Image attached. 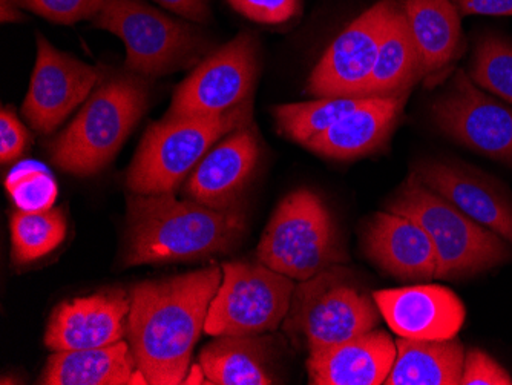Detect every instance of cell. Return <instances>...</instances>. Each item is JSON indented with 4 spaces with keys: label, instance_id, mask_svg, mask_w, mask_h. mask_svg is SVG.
<instances>
[{
    "label": "cell",
    "instance_id": "obj_30",
    "mask_svg": "<svg viewBox=\"0 0 512 385\" xmlns=\"http://www.w3.org/2000/svg\"><path fill=\"white\" fill-rule=\"evenodd\" d=\"M103 2L105 0H14L17 7L60 25L94 19L102 10Z\"/></svg>",
    "mask_w": 512,
    "mask_h": 385
},
{
    "label": "cell",
    "instance_id": "obj_33",
    "mask_svg": "<svg viewBox=\"0 0 512 385\" xmlns=\"http://www.w3.org/2000/svg\"><path fill=\"white\" fill-rule=\"evenodd\" d=\"M30 134L22 125L13 108H2L0 112V160L2 165L14 162L27 151Z\"/></svg>",
    "mask_w": 512,
    "mask_h": 385
},
{
    "label": "cell",
    "instance_id": "obj_36",
    "mask_svg": "<svg viewBox=\"0 0 512 385\" xmlns=\"http://www.w3.org/2000/svg\"><path fill=\"white\" fill-rule=\"evenodd\" d=\"M2 22H19L22 20V14L17 11V5L14 0H2Z\"/></svg>",
    "mask_w": 512,
    "mask_h": 385
},
{
    "label": "cell",
    "instance_id": "obj_3",
    "mask_svg": "<svg viewBox=\"0 0 512 385\" xmlns=\"http://www.w3.org/2000/svg\"><path fill=\"white\" fill-rule=\"evenodd\" d=\"M149 103V82L126 71L103 76L76 119L48 143L54 165L68 174H99L114 160Z\"/></svg>",
    "mask_w": 512,
    "mask_h": 385
},
{
    "label": "cell",
    "instance_id": "obj_31",
    "mask_svg": "<svg viewBox=\"0 0 512 385\" xmlns=\"http://www.w3.org/2000/svg\"><path fill=\"white\" fill-rule=\"evenodd\" d=\"M230 7L258 24H286L299 11V0H227Z\"/></svg>",
    "mask_w": 512,
    "mask_h": 385
},
{
    "label": "cell",
    "instance_id": "obj_4",
    "mask_svg": "<svg viewBox=\"0 0 512 385\" xmlns=\"http://www.w3.org/2000/svg\"><path fill=\"white\" fill-rule=\"evenodd\" d=\"M387 211L421 224L433 241L439 280L474 277L512 260L509 241L471 220L428 189L413 172L394 194Z\"/></svg>",
    "mask_w": 512,
    "mask_h": 385
},
{
    "label": "cell",
    "instance_id": "obj_11",
    "mask_svg": "<svg viewBox=\"0 0 512 385\" xmlns=\"http://www.w3.org/2000/svg\"><path fill=\"white\" fill-rule=\"evenodd\" d=\"M431 119L459 145L512 166V108L483 94L463 71L434 100Z\"/></svg>",
    "mask_w": 512,
    "mask_h": 385
},
{
    "label": "cell",
    "instance_id": "obj_18",
    "mask_svg": "<svg viewBox=\"0 0 512 385\" xmlns=\"http://www.w3.org/2000/svg\"><path fill=\"white\" fill-rule=\"evenodd\" d=\"M364 254L385 274L401 281L436 278L433 241L421 224L394 212H378L364 231Z\"/></svg>",
    "mask_w": 512,
    "mask_h": 385
},
{
    "label": "cell",
    "instance_id": "obj_28",
    "mask_svg": "<svg viewBox=\"0 0 512 385\" xmlns=\"http://www.w3.org/2000/svg\"><path fill=\"white\" fill-rule=\"evenodd\" d=\"M471 80L480 88L512 103V42L496 34L477 40L471 60Z\"/></svg>",
    "mask_w": 512,
    "mask_h": 385
},
{
    "label": "cell",
    "instance_id": "obj_8",
    "mask_svg": "<svg viewBox=\"0 0 512 385\" xmlns=\"http://www.w3.org/2000/svg\"><path fill=\"white\" fill-rule=\"evenodd\" d=\"M92 25L119 36L126 47V71L160 77L183 70L209 50L204 34L166 16L142 0H105Z\"/></svg>",
    "mask_w": 512,
    "mask_h": 385
},
{
    "label": "cell",
    "instance_id": "obj_16",
    "mask_svg": "<svg viewBox=\"0 0 512 385\" xmlns=\"http://www.w3.org/2000/svg\"><path fill=\"white\" fill-rule=\"evenodd\" d=\"M129 310L131 298L119 289L65 301L50 316L45 346L63 352L119 343L128 333Z\"/></svg>",
    "mask_w": 512,
    "mask_h": 385
},
{
    "label": "cell",
    "instance_id": "obj_1",
    "mask_svg": "<svg viewBox=\"0 0 512 385\" xmlns=\"http://www.w3.org/2000/svg\"><path fill=\"white\" fill-rule=\"evenodd\" d=\"M221 281L220 267H207L132 287L129 346L146 384L184 381Z\"/></svg>",
    "mask_w": 512,
    "mask_h": 385
},
{
    "label": "cell",
    "instance_id": "obj_29",
    "mask_svg": "<svg viewBox=\"0 0 512 385\" xmlns=\"http://www.w3.org/2000/svg\"><path fill=\"white\" fill-rule=\"evenodd\" d=\"M5 189L17 209L25 212L53 209L59 195L56 178L36 160L17 163L5 178Z\"/></svg>",
    "mask_w": 512,
    "mask_h": 385
},
{
    "label": "cell",
    "instance_id": "obj_12",
    "mask_svg": "<svg viewBox=\"0 0 512 385\" xmlns=\"http://www.w3.org/2000/svg\"><path fill=\"white\" fill-rule=\"evenodd\" d=\"M399 5L381 0L353 20L325 51L310 74L307 93L315 97H365L379 45Z\"/></svg>",
    "mask_w": 512,
    "mask_h": 385
},
{
    "label": "cell",
    "instance_id": "obj_2",
    "mask_svg": "<svg viewBox=\"0 0 512 385\" xmlns=\"http://www.w3.org/2000/svg\"><path fill=\"white\" fill-rule=\"evenodd\" d=\"M246 218L238 206L209 208L166 194L128 197L125 266L200 260L226 254L243 237Z\"/></svg>",
    "mask_w": 512,
    "mask_h": 385
},
{
    "label": "cell",
    "instance_id": "obj_22",
    "mask_svg": "<svg viewBox=\"0 0 512 385\" xmlns=\"http://www.w3.org/2000/svg\"><path fill=\"white\" fill-rule=\"evenodd\" d=\"M404 13L421 59L422 76L444 73L462 50L456 5L451 0H405Z\"/></svg>",
    "mask_w": 512,
    "mask_h": 385
},
{
    "label": "cell",
    "instance_id": "obj_7",
    "mask_svg": "<svg viewBox=\"0 0 512 385\" xmlns=\"http://www.w3.org/2000/svg\"><path fill=\"white\" fill-rule=\"evenodd\" d=\"M256 258L292 280L306 281L347 261L335 221L309 189L287 195L270 218Z\"/></svg>",
    "mask_w": 512,
    "mask_h": 385
},
{
    "label": "cell",
    "instance_id": "obj_21",
    "mask_svg": "<svg viewBox=\"0 0 512 385\" xmlns=\"http://www.w3.org/2000/svg\"><path fill=\"white\" fill-rule=\"evenodd\" d=\"M146 384L138 373L131 346L125 341L94 349L54 352L46 362L40 384L123 385Z\"/></svg>",
    "mask_w": 512,
    "mask_h": 385
},
{
    "label": "cell",
    "instance_id": "obj_32",
    "mask_svg": "<svg viewBox=\"0 0 512 385\" xmlns=\"http://www.w3.org/2000/svg\"><path fill=\"white\" fill-rule=\"evenodd\" d=\"M462 385H511L512 378L482 350L473 349L463 361Z\"/></svg>",
    "mask_w": 512,
    "mask_h": 385
},
{
    "label": "cell",
    "instance_id": "obj_13",
    "mask_svg": "<svg viewBox=\"0 0 512 385\" xmlns=\"http://www.w3.org/2000/svg\"><path fill=\"white\" fill-rule=\"evenodd\" d=\"M102 77L100 68L56 50L45 37L37 36L36 65L23 102V117L40 134H51L88 100Z\"/></svg>",
    "mask_w": 512,
    "mask_h": 385
},
{
    "label": "cell",
    "instance_id": "obj_10",
    "mask_svg": "<svg viewBox=\"0 0 512 385\" xmlns=\"http://www.w3.org/2000/svg\"><path fill=\"white\" fill-rule=\"evenodd\" d=\"M256 40L240 33L201 60L175 89L166 117L217 116L252 99L258 73Z\"/></svg>",
    "mask_w": 512,
    "mask_h": 385
},
{
    "label": "cell",
    "instance_id": "obj_27",
    "mask_svg": "<svg viewBox=\"0 0 512 385\" xmlns=\"http://www.w3.org/2000/svg\"><path fill=\"white\" fill-rule=\"evenodd\" d=\"M11 246L16 264L40 260L62 244L66 237L65 215L60 209L17 211L11 215Z\"/></svg>",
    "mask_w": 512,
    "mask_h": 385
},
{
    "label": "cell",
    "instance_id": "obj_35",
    "mask_svg": "<svg viewBox=\"0 0 512 385\" xmlns=\"http://www.w3.org/2000/svg\"><path fill=\"white\" fill-rule=\"evenodd\" d=\"M154 2L194 22H206L211 16L209 0H154Z\"/></svg>",
    "mask_w": 512,
    "mask_h": 385
},
{
    "label": "cell",
    "instance_id": "obj_5",
    "mask_svg": "<svg viewBox=\"0 0 512 385\" xmlns=\"http://www.w3.org/2000/svg\"><path fill=\"white\" fill-rule=\"evenodd\" d=\"M252 122V99L217 116L165 117L152 123L126 174L134 194L174 192L229 132Z\"/></svg>",
    "mask_w": 512,
    "mask_h": 385
},
{
    "label": "cell",
    "instance_id": "obj_17",
    "mask_svg": "<svg viewBox=\"0 0 512 385\" xmlns=\"http://www.w3.org/2000/svg\"><path fill=\"white\" fill-rule=\"evenodd\" d=\"M261 146L252 122L240 126L204 155L186 181L191 200L215 209L237 206L260 162Z\"/></svg>",
    "mask_w": 512,
    "mask_h": 385
},
{
    "label": "cell",
    "instance_id": "obj_15",
    "mask_svg": "<svg viewBox=\"0 0 512 385\" xmlns=\"http://www.w3.org/2000/svg\"><path fill=\"white\" fill-rule=\"evenodd\" d=\"M373 298L385 323L399 338L453 339L467 316L456 293L437 284L379 290L373 293Z\"/></svg>",
    "mask_w": 512,
    "mask_h": 385
},
{
    "label": "cell",
    "instance_id": "obj_34",
    "mask_svg": "<svg viewBox=\"0 0 512 385\" xmlns=\"http://www.w3.org/2000/svg\"><path fill=\"white\" fill-rule=\"evenodd\" d=\"M463 16H512V0H453Z\"/></svg>",
    "mask_w": 512,
    "mask_h": 385
},
{
    "label": "cell",
    "instance_id": "obj_24",
    "mask_svg": "<svg viewBox=\"0 0 512 385\" xmlns=\"http://www.w3.org/2000/svg\"><path fill=\"white\" fill-rule=\"evenodd\" d=\"M387 385H457L462 381L465 349L459 339L428 341L399 338Z\"/></svg>",
    "mask_w": 512,
    "mask_h": 385
},
{
    "label": "cell",
    "instance_id": "obj_6",
    "mask_svg": "<svg viewBox=\"0 0 512 385\" xmlns=\"http://www.w3.org/2000/svg\"><path fill=\"white\" fill-rule=\"evenodd\" d=\"M373 295L341 264L295 287L284 330L309 352L344 343L379 326Z\"/></svg>",
    "mask_w": 512,
    "mask_h": 385
},
{
    "label": "cell",
    "instance_id": "obj_20",
    "mask_svg": "<svg viewBox=\"0 0 512 385\" xmlns=\"http://www.w3.org/2000/svg\"><path fill=\"white\" fill-rule=\"evenodd\" d=\"M407 97L408 91L393 96H367L358 108L304 146L321 157L342 162L376 152L387 145Z\"/></svg>",
    "mask_w": 512,
    "mask_h": 385
},
{
    "label": "cell",
    "instance_id": "obj_14",
    "mask_svg": "<svg viewBox=\"0 0 512 385\" xmlns=\"http://www.w3.org/2000/svg\"><path fill=\"white\" fill-rule=\"evenodd\" d=\"M413 174L471 220L512 244V195L496 178L447 158L417 162Z\"/></svg>",
    "mask_w": 512,
    "mask_h": 385
},
{
    "label": "cell",
    "instance_id": "obj_23",
    "mask_svg": "<svg viewBox=\"0 0 512 385\" xmlns=\"http://www.w3.org/2000/svg\"><path fill=\"white\" fill-rule=\"evenodd\" d=\"M266 336H217L200 353L204 375L218 385H272Z\"/></svg>",
    "mask_w": 512,
    "mask_h": 385
},
{
    "label": "cell",
    "instance_id": "obj_25",
    "mask_svg": "<svg viewBox=\"0 0 512 385\" xmlns=\"http://www.w3.org/2000/svg\"><path fill=\"white\" fill-rule=\"evenodd\" d=\"M419 77H422L421 59L404 8L398 7L385 28L364 96L407 93Z\"/></svg>",
    "mask_w": 512,
    "mask_h": 385
},
{
    "label": "cell",
    "instance_id": "obj_26",
    "mask_svg": "<svg viewBox=\"0 0 512 385\" xmlns=\"http://www.w3.org/2000/svg\"><path fill=\"white\" fill-rule=\"evenodd\" d=\"M365 97H325L313 102L279 105L273 108V117L279 131L287 139L306 145L313 137L347 116L348 112L358 108Z\"/></svg>",
    "mask_w": 512,
    "mask_h": 385
},
{
    "label": "cell",
    "instance_id": "obj_19",
    "mask_svg": "<svg viewBox=\"0 0 512 385\" xmlns=\"http://www.w3.org/2000/svg\"><path fill=\"white\" fill-rule=\"evenodd\" d=\"M310 384H385L398 347L385 330H370L344 343L309 352Z\"/></svg>",
    "mask_w": 512,
    "mask_h": 385
},
{
    "label": "cell",
    "instance_id": "obj_9",
    "mask_svg": "<svg viewBox=\"0 0 512 385\" xmlns=\"http://www.w3.org/2000/svg\"><path fill=\"white\" fill-rule=\"evenodd\" d=\"M295 284L263 263H227L207 312L204 332L212 336L263 335L286 320Z\"/></svg>",
    "mask_w": 512,
    "mask_h": 385
}]
</instances>
